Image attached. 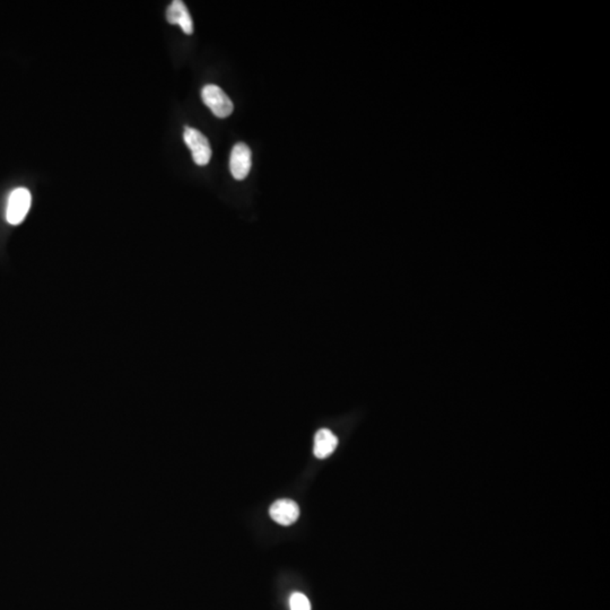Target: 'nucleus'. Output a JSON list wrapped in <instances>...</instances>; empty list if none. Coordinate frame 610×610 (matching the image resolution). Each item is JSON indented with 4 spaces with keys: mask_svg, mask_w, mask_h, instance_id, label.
<instances>
[{
    "mask_svg": "<svg viewBox=\"0 0 610 610\" xmlns=\"http://www.w3.org/2000/svg\"><path fill=\"white\" fill-rule=\"evenodd\" d=\"M167 19L170 24H178L181 26L185 34H192L194 32V22L189 12L185 3L181 0H174L167 7Z\"/></svg>",
    "mask_w": 610,
    "mask_h": 610,
    "instance_id": "obj_6",
    "label": "nucleus"
},
{
    "mask_svg": "<svg viewBox=\"0 0 610 610\" xmlns=\"http://www.w3.org/2000/svg\"><path fill=\"white\" fill-rule=\"evenodd\" d=\"M183 139L192 151V160L196 164L205 167L210 163L212 149L205 135L201 134V131L194 128L185 127Z\"/></svg>",
    "mask_w": 610,
    "mask_h": 610,
    "instance_id": "obj_2",
    "label": "nucleus"
},
{
    "mask_svg": "<svg viewBox=\"0 0 610 610\" xmlns=\"http://www.w3.org/2000/svg\"><path fill=\"white\" fill-rule=\"evenodd\" d=\"M338 446V437L327 428H322L316 432L314 437L313 453L318 459L328 458L334 453Z\"/></svg>",
    "mask_w": 610,
    "mask_h": 610,
    "instance_id": "obj_7",
    "label": "nucleus"
},
{
    "mask_svg": "<svg viewBox=\"0 0 610 610\" xmlns=\"http://www.w3.org/2000/svg\"><path fill=\"white\" fill-rule=\"evenodd\" d=\"M32 196L26 188H17L10 194L7 205V222L12 225L21 224L30 210Z\"/></svg>",
    "mask_w": 610,
    "mask_h": 610,
    "instance_id": "obj_3",
    "label": "nucleus"
},
{
    "mask_svg": "<svg viewBox=\"0 0 610 610\" xmlns=\"http://www.w3.org/2000/svg\"><path fill=\"white\" fill-rule=\"evenodd\" d=\"M251 149L244 143H237L232 149L230 170L234 179H246L251 170Z\"/></svg>",
    "mask_w": 610,
    "mask_h": 610,
    "instance_id": "obj_4",
    "label": "nucleus"
},
{
    "mask_svg": "<svg viewBox=\"0 0 610 610\" xmlns=\"http://www.w3.org/2000/svg\"><path fill=\"white\" fill-rule=\"evenodd\" d=\"M271 519L280 523L282 525H291L296 523L300 516V507L298 503L289 500V498H282L278 500L271 505L269 510Z\"/></svg>",
    "mask_w": 610,
    "mask_h": 610,
    "instance_id": "obj_5",
    "label": "nucleus"
},
{
    "mask_svg": "<svg viewBox=\"0 0 610 610\" xmlns=\"http://www.w3.org/2000/svg\"><path fill=\"white\" fill-rule=\"evenodd\" d=\"M201 99L217 118H228L233 113V102L219 86H205L201 91Z\"/></svg>",
    "mask_w": 610,
    "mask_h": 610,
    "instance_id": "obj_1",
    "label": "nucleus"
},
{
    "mask_svg": "<svg viewBox=\"0 0 610 610\" xmlns=\"http://www.w3.org/2000/svg\"><path fill=\"white\" fill-rule=\"evenodd\" d=\"M291 610H311V604L309 599L303 593H293L289 600Z\"/></svg>",
    "mask_w": 610,
    "mask_h": 610,
    "instance_id": "obj_8",
    "label": "nucleus"
}]
</instances>
